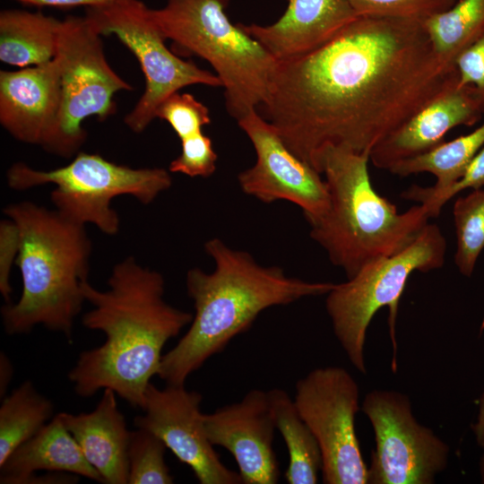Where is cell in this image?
Segmentation results:
<instances>
[{"instance_id":"obj_37","label":"cell","mask_w":484,"mask_h":484,"mask_svg":"<svg viewBox=\"0 0 484 484\" xmlns=\"http://www.w3.org/2000/svg\"><path fill=\"white\" fill-rule=\"evenodd\" d=\"M480 475H481V479H482V481L484 482V454L480 460Z\"/></svg>"},{"instance_id":"obj_13","label":"cell","mask_w":484,"mask_h":484,"mask_svg":"<svg viewBox=\"0 0 484 484\" xmlns=\"http://www.w3.org/2000/svg\"><path fill=\"white\" fill-rule=\"evenodd\" d=\"M237 122L256 155L255 164L238 176L242 191L267 203L290 202L302 209L307 222L319 217L328 204L322 174L297 156L258 110Z\"/></svg>"},{"instance_id":"obj_14","label":"cell","mask_w":484,"mask_h":484,"mask_svg":"<svg viewBox=\"0 0 484 484\" xmlns=\"http://www.w3.org/2000/svg\"><path fill=\"white\" fill-rule=\"evenodd\" d=\"M202 395L185 385H166L160 389L151 382L144 393L134 426L160 437L167 448L187 465L201 484H240L238 472L229 469L215 452L204 428Z\"/></svg>"},{"instance_id":"obj_15","label":"cell","mask_w":484,"mask_h":484,"mask_svg":"<svg viewBox=\"0 0 484 484\" xmlns=\"http://www.w3.org/2000/svg\"><path fill=\"white\" fill-rule=\"evenodd\" d=\"M213 445L234 457L243 484H275L280 466L272 447L276 425L268 392L250 390L241 401L203 414Z\"/></svg>"},{"instance_id":"obj_21","label":"cell","mask_w":484,"mask_h":484,"mask_svg":"<svg viewBox=\"0 0 484 484\" xmlns=\"http://www.w3.org/2000/svg\"><path fill=\"white\" fill-rule=\"evenodd\" d=\"M62 21L41 12L9 9L0 13V60L24 68L56 56Z\"/></svg>"},{"instance_id":"obj_24","label":"cell","mask_w":484,"mask_h":484,"mask_svg":"<svg viewBox=\"0 0 484 484\" xmlns=\"http://www.w3.org/2000/svg\"><path fill=\"white\" fill-rule=\"evenodd\" d=\"M484 147V122L472 132L419 156L402 160L388 171L399 177L419 173H430L436 183L428 188L433 192L446 189L455 183L464 172L473 157Z\"/></svg>"},{"instance_id":"obj_33","label":"cell","mask_w":484,"mask_h":484,"mask_svg":"<svg viewBox=\"0 0 484 484\" xmlns=\"http://www.w3.org/2000/svg\"><path fill=\"white\" fill-rule=\"evenodd\" d=\"M18 232L15 224L7 218L0 226V291L5 303H10L13 292L10 272L13 261L18 254Z\"/></svg>"},{"instance_id":"obj_31","label":"cell","mask_w":484,"mask_h":484,"mask_svg":"<svg viewBox=\"0 0 484 484\" xmlns=\"http://www.w3.org/2000/svg\"><path fill=\"white\" fill-rule=\"evenodd\" d=\"M181 141V152L169 167L170 173L191 177H208L216 170L217 153L210 137L203 132Z\"/></svg>"},{"instance_id":"obj_9","label":"cell","mask_w":484,"mask_h":484,"mask_svg":"<svg viewBox=\"0 0 484 484\" xmlns=\"http://www.w3.org/2000/svg\"><path fill=\"white\" fill-rule=\"evenodd\" d=\"M101 36L86 15L62 20L55 56L60 71V108L40 145L53 155L77 154L87 137L83 121L92 116L108 118L116 112L114 95L133 89L108 65Z\"/></svg>"},{"instance_id":"obj_3","label":"cell","mask_w":484,"mask_h":484,"mask_svg":"<svg viewBox=\"0 0 484 484\" xmlns=\"http://www.w3.org/2000/svg\"><path fill=\"white\" fill-rule=\"evenodd\" d=\"M215 264L212 272L195 267L186 278L194 314L186 333L161 359L158 376L166 385H185L211 357L249 329L264 310L303 298L326 295L332 282H312L287 275L277 266H263L247 252L220 238L204 244Z\"/></svg>"},{"instance_id":"obj_34","label":"cell","mask_w":484,"mask_h":484,"mask_svg":"<svg viewBox=\"0 0 484 484\" xmlns=\"http://www.w3.org/2000/svg\"><path fill=\"white\" fill-rule=\"evenodd\" d=\"M26 4L38 6H54V7H74L88 6L95 7L109 4L117 0H16Z\"/></svg>"},{"instance_id":"obj_27","label":"cell","mask_w":484,"mask_h":484,"mask_svg":"<svg viewBox=\"0 0 484 484\" xmlns=\"http://www.w3.org/2000/svg\"><path fill=\"white\" fill-rule=\"evenodd\" d=\"M167 446L152 432L131 431L128 446V484H171L174 478L165 462Z\"/></svg>"},{"instance_id":"obj_11","label":"cell","mask_w":484,"mask_h":484,"mask_svg":"<svg viewBox=\"0 0 484 484\" xmlns=\"http://www.w3.org/2000/svg\"><path fill=\"white\" fill-rule=\"evenodd\" d=\"M293 400L320 446L323 482L368 483L355 428L361 407L354 377L341 367L315 368L298 380Z\"/></svg>"},{"instance_id":"obj_25","label":"cell","mask_w":484,"mask_h":484,"mask_svg":"<svg viewBox=\"0 0 484 484\" xmlns=\"http://www.w3.org/2000/svg\"><path fill=\"white\" fill-rule=\"evenodd\" d=\"M423 25L436 56L454 65L458 56L484 33V0H457Z\"/></svg>"},{"instance_id":"obj_17","label":"cell","mask_w":484,"mask_h":484,"mask_svg":"<svg viewBox=\"0 0 484 484\" xmlns=\"http://www.w3.org/2000/svg\"><path fill=\"white\" fill-rule=\"evenodd\" d=\"M60 102L56 58L17 71H0V123L16 140L41 145L56 120Z\"/></svg>"},{"instance_id":"obj_32","label":"cell","mask_w":484,"mask_h":484,"mask_svg":"<svg viewBox=\"0 0 484 484\" xmlns=\"http://www.w3.org/2000/svg\"><path fill=\"white\" fill-rule=\"evenodd\" d=\"M459 82L475 87L484 96V33L454 61Z\"/></svg>"},{"instance_id":"obj_2","label":"cell","mask_w":484,"mask_h":484,"mask_svg":"<svg viewBox=\"0 0 484 484\" xmlns=\"http://www.w3.org/2000/svg\"><path fill=\"white\" fill-rule=\"evenodd\" d=\"M108 285L99 290L88 281L83 284L92 308L82 324L103 333L105 341L80 353L68 379L80 397L108 388L142 409L145 390L158 376L164 346L190 324L193 314L169 305L162 274L133 256L114 265Z\"/></svg>"},{"instance_id":"obj_28","label":"cell","mask_w":484,"mask_h":484,"mask_svg":"<svg viewBox=\"0 0 484 484\" xmlns=\"http://www.w3.org/2000/svg\"><path fill=\"white\" fill-rule=\"evenodd\" d=\"M484 187V147L473 157L462 177L445 190L433 192L417 185L402 194L405 200L415 201L427 207L430 218L439 215L443 206L458 193L465 189Z\"/></svg>"},{"instance_id":"obj_23","label":"cell","mask_w":484,"mask_h":484,"mask_svg":"<svg viewBox=\"0 0 484 484\" xmlns=\"http://www.w3.org/2000/svg\"><path fill=\"white\" fill-rule=\"evenodd\" d=\"M53 402L26 380L6 394L0 406V465L51 420Z\"/></svg>"},{"instance_id":"obj_16","label":"cell","mask_w":484,"mask_h":484,"mask_svg":"<svg viewBox=\"0 0 484 484\" xmlns=\"http://www.w3.org/2000/svg\"><path fill=\"white\" fill-rule=\"evenodd\" d=\"M484 116V96L459 81L444 91L376 144L370 160L388 170L394 164L426 153L442 144L446 134L471 126Z\"/></svg>"},{"instance_id":"obj_10","label":"cell","mask_w":484,"mask_h":484,"mask_svg":"<svg viewBox=\"0 0 484 484\" xmlns=\"http://www.w3.org/2000/svg\"><path fill=\"white\" fill-rule=\"evenodd\" d=\"M89 17L101 35H116L136 56L145 78V89L124 122L134 133L143 132L156 118L159 106L184 87L202 84L221 87L215 73L201 69L171 52L151 9L139 0H117L88 7Z\"/></svg>"},{"instance_id":"obj_5","label":"cell","mask_w":484,"mask_h":484,"mask_svg":"<svg viewBox=\"0 0 484 484\" xmlns=\"http://www.w3.org/2000/svg\"><path fill=\"white\" fill-rule=\"evenodd\" d=\"M369 160L367 153L328 146L315 164L325 181L328 204L319 217L308 221L310 237L347 279L368 264L406 248L430 218L423 204L398 212L374 189Z\"/></svg>"},{"instance_id":"obj_12","label":"cell","mask_w":484,"mask_h":484,"mask_svg":"<svg viewBox=\"0 0 484 484\" xmlns=\"http://www.w3.org/2000/svg\"><path fill=\"white\" fill-rule=\"evenodd\" d=\"M361 410L375 434L368 483L432 484L447 466L450 448L412 413L410 398L391 390L367 393Z\"/></svg>"},{"instance_id":"obj_19","label":"cell","mask_w":484,"mask_h":484,"mask_svg":"<svg viewBox=\"0 0 484 484\" xmlns=\"http://www.w3.org/2000/svg\"><path fill=\"white\" fill-rule=\"evenodd\" d=\"M117 393H104L91 412L58 413L89 463L105 484H128V446L131 431L117 406Z\"/></svg>"},{"instance_id":"obj_36","label":"cell","mask_w":484,"mask_h":484,"mask_svg":"<svg viewBox=\"0 0 484 484\" xmlns=\"http://www.w3.org/2000/svg\"><path fill=\"white\" fill-rule=\"evenodd\" d=\"M478 409V416L472 426V431L479 445L484 448V391L480 395Z\"/></svg>"},{"instance_id":"obj_35","label":"cell","mask_w":484,"mask_h":484,"mask_svg":"<svg viewBox=\"0 0 484 484\" xmlns=\"http://www.w3.org/2000/svg\"><path fill=\"white\" fill-rule=\"evenodd\" d=\"M13 366L9 358L4 352L0 353V395L4 397L8 385L12 381Z\"/></svg>"},{"instance_id":"obj_6","label":"cell","mask_w":484,"mask_h":484,"mask_svg":"<svg viewBox=\"0 0 484 484\" xmlns=\"http://www.w3.org/2000/svg\"><path fill=\"white\" fill-rule=\"evenodd\" d=\"M228 0H168L151 15L178 51L207 61L224 88L237 121L267 99L276 60L243 28L230 22Z\"/></svg>"},{"instance_id":"obj_38","label":"cell","mask_w":484,"mask_h":484,"mask_svg":"<svg viewBox=\"0 0 484 484\" xmlns=\"http://www.w3.org/2000/svg\"><path fill=\"white\" fill-rule=\"evenodd\" d=\"M483 330H484V317H483V321H482L481 327H480V331H483Z\"/></svg>"},{"instance_id":"obj_8","label":"cell","mask_w":484,"mask_h":484,"mask_svg":"<svg viewBox=\"0 0 484 484\" xmlns=\"http://www.w3.org/2000/svg\"><path fill=\"white\" fill-rule=\"evenodd\" d=\"M6 179L9 187L19 191L55 185L50 200L56 211L109 236L120 229L119 215L111 206L115 197L130 195L149 204L172 186L170 172L165 169H134L86 152H78L69 164L50 170L16 162L7 170Z\"/></svg>"},{"instance_id":"obj_18","label":"cell","mask_w":484,"mask_h":484,"mask_svg":"<svg viewBox=\"0 0 484 484\" xmlns=\"http://www.w3.org/2000/svg\"><path fill=\"white\" fill-rule=\"evenodd\" d=\"M357 16L349 0H289L285 13L274 23L241 24L281 63L324 45Z\"/></svg>"},{"instance_id":"obj_29","label":"cell","mask_w":484,"mask_h":484,"mask_svg":"<svg viewBox=\"0 0 484 484\" xmlns=\"http://www.w3.org/2000/svg\"><path fill=\"white\" fill-rule=\"evenodd\" d=\"M156 118L169 124L180 140L202 132L211 123L208 108L190 93H174L157 108Z\"/></svg>"},{"instance_id":"obj_30","label":"cell","mask_w":484,"mask_h":484,"mask_svg":"<svg viewBox=\"0 0 484 484\" xmlns=\"http://www.w3.org/2000/svg\"><path fill=\"white\" fill-rule=\"evenodd\" d=\"M358 15H373L424 22L449 9L457 0H349Z\"/></svg>"},{"instance_id":"obj_20","label":"cell","mask_w":484,"mask_h":484,"mask_svg":"<svg viewBox=\"0 0 484 484\" xmlns=\"http://www.w3.org/2000/svg\"><path fill=\"white\" fill-rule=\"evenodd\" d=\"M38 471L72 473L103 483L58 414L0 465V483L23 484Z\"/></svg>"},{"instance_id":"obj_4","label":"cell","mask_w":484,"mask_h":484,"mask_svg":"<svg viewBox=\"0 0 484 484\" xmlns=\"http://www.w3.org/2000/svg\"><path fill=\"white\" fill-rule=\"evenodd\" d=\"M4 213L17 229L22 281L20 299L1 308L4 331L24 334L42 325L71 341L86 301L91 243L85 226L29 201L9 204Z\"/></svg>"},{"instance_id":"obj_7","label":"cell","mask_w":484,"mask_h":484,"mask_svg":"<svg viewBox=\"0 0 484 484\" xmlns=\"http://www.w3.org/2000/svg\"><path fill=\"white\" fill-rule=\"evenodd\" d=\"M445 253L446 241L440 228L428 223L406 248L368 264L326 294L325 308L334 335L350 362L361 374H367L364 347L368 325L385 307L389 308L392 368L396 371L395 324L400 298L411 274L441 268Z\"/></svg>"},{"instance_id":"obj_26","label":"cell","mask_w":484,"mask_h":484,"mask_svg":"<svg viewBox=\"0 0 484 484\" xmlns=\"http://www.w3.org/2000/svg\"><path fill=\"white\" fill-rule=\"evenodd\" d=\"M453 214L456 236L454 264L461 274L471 277L484 249V188L458 197Z\"/></svg>"},{"instance_id":"obj_1","label":"cell","mask_w":484,"mask_h":484,"mask_svg":"<svg viewBox=\"0 0 484 484\" xmlns=\"http://www.w3.org/2000/svg\"><path fill=\"white\" fill-rule=\"evenodd\" d=\"M458 81L423 22L358 15L315 50L278 63L260 108L285 144L315 169L328 146L370 155Z\"/></svg>"},{"instance_id":"obj_22","label":"cell","mask_w":484,"mask_h":484,"mask_svg":"<svg viewBox=\"0 0 484 484\" xmlns=\"http://www.w3.org/2000/svg\"><path fill=\"white\" fill-rule=\"evenodd\" d=\"M276 429L289 454L285 479L290 484H315L322 472L323 458L318 442L300 416L294 400L282 389L268 391Z\"/></svg>"}]
</instances>
